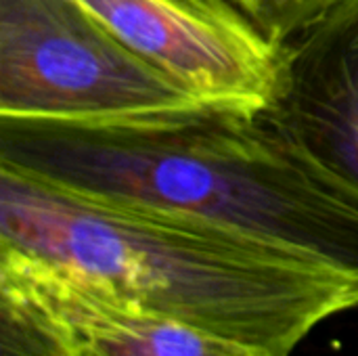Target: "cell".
Wrapping results in <instances>:
<instances>
[{"mask_svg": "<svg viewBox=\"0 0 358 356\" xmlns=\"http://www.w3.org/2000/svg\"><path fill=\"white\" fill-rule=\"evenodd\" d=\"M0 168L185 214L358 277V197L268 109L199 103L109 122L0 120Z\"/></svg>", "mask_w": 358, "mask_h": 356, "instance_id": "obj_1", "label": "cell"}, {"mask_svg": "<svg viewBox=\"0 0 358 356\" xmlns=\"http://www.w3.org/2000/svg\"><path fill=\"white\" fill-rule=\"evenodd\" d=\"M0 248L128 308L271 356H292L319 323L358 306V277L325 262L8 168H0Z\"/></svg>", "mask_w": 358, "mask_h": 356, "instance_id": "obj_2", "label": "cell"}, {"mask_svg": "<svg viewBox=\"0 0 358 356\" xmlns=\"http://www.w3.org/2000/svg\"><path fill=\"white\" fill-rule=\"evenodd\" d=\"M199 103L78 0H0V120L109 122Z\"/></svg>", "mask_w": 358, "mask_h": 356, "instance_id": "obj_3", "label": "cell"}, {"mask_svg": "<svg viewBox=\"0 0 358 356\" xmlns=\"http://www.w3.org/2000/svg\"><path fill=\"white\" fill-rule=\"evenodd\" d=\"M124 44L206 103L268 109L285 40L237 0H78Z\"/></svg>", "mask_w": 358, "mask_h": 356, "instance_id": "obj_4", "label": "cell"}, {"mask_svg": "<svg viewBox=\"0 0 358 356\" xmlns=\"http://www.w3.org/2000/svg\"><path fill=\"white\" fill-rule=\"evenodd\" d=\"M268 111L358 197V0H331L285 38L283 86Z\"/></svg>", "mask_w": 358, "mask_h": 356, "instance_id": "obj_5", "label": "cell"}, {"mask_svg": "<svg viewBox=\"0 0 358 356\" xmlns=\"http://www.w3.org/2000/svg\"><path fill=\"white\" fill-rule=\"evenodd\" d=\"M71 325L82 356H271L222 336L113 302L80 281L0 248Z\"/></svg>", "mask_w": 358, "mask_h": 356, "instance_id": "obj_6", "label": "cell"}, {"mask_svg": "<svg viewBox=\"0 0 358 356\" xmlns=\"http://www.w3.org/2000/svg\"><path fill=\"white\" fill-rule=\"evenodd\" d=\"M0 356H82L65 317L4 260H0Z\"/></svg>", "mask_w": 358, "mask_h": 356, "instance_id": "obj_7", "label": "cell"}, {"mask_svg": "<svg viewBox=\"0 0 358 356\" xmlns=\"http://www.w3.org/2000/svg\"><path fill=\"white\" fill-rule=\"evenodd\" d=\"M329 2L331 0H264L266 27L277 38L285 40L298 25Z\"/></svg>", "mask_w": 358, "mask_h": 356, "instance_id": "obj_8", "label": "cell"}, {"mask_svg": "<svg viewBox=\"0 0 358 356\" xmlns=\"http://www.w3.org/2000/svg\"><path fill=\"white\" fill-rule=\"evenodd\" d=\"M237 2H239V4H243V6H245V8L256 17V13H254V0H237ZM256 19H258V17H256Z\"/></svg>", "mask_w": 358, "mask_h": 356, "instance_id": "obj_9", "label": "cell"}]
</instances>
